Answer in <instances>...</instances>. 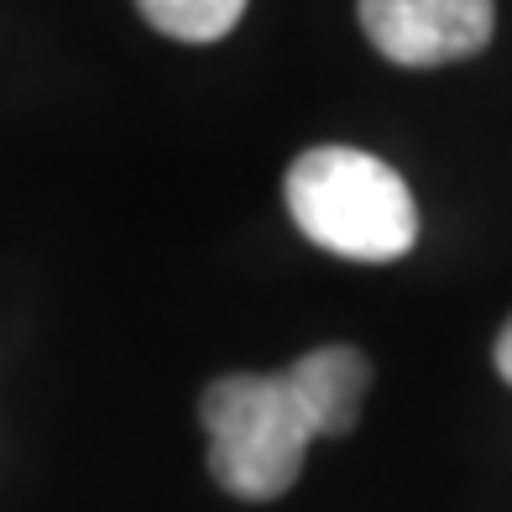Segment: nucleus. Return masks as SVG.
Wrapping results in <instances>:
<instances>
[{"label": "nucleus", "mask_w": 512, "mask_h": 512, "mask_svg": "<svg viewBox=\"0 0 512 512\" xmlns=\"http://www.w3.org/2000/svg\"><path fill=\"white\" fill-rule=\"evenodd\" d=\"M361 27L387 63L445 68L476 58L497 27L492 0H361Z\"/></svg>", "instance_id": "7ed1b4c3"}, {"label": "nucleus", "mask_w": 512, "mask_h": 512, "mask_svg": "<svg viewBox=\"0 0 512 512\" xmlns=\"http://www.w3.org/2000/svg\"><path fill=\"white\" fill-rule=\"evenodd\" d=\"M162 37L178 42H220L241 21L246 0H136Z\"/></svg>", "instance_id": "39448f33"}, {"label": "nucleus", "mask_w": 512, "mask_h": 512, "mask_svg": "<svg viewBox=\"0 0 512 512\" xmlns=\"http://www.w3.org/2000/svg\"><path fill=\"white\" fill-rule=\"evenodd\" d=\"M497 371L512 382V319L502 324V335H497Z\"/></svg>", "instance_id": "423d86ee"}, {"label": "nucleus", "mask_w": 512, "mask_h": 512, "mask_svg": "<svg viewBox=\"0 0 512 512\" xmlns=\"http://www.w3.org/2000/svg\"><path fill=\"white\" fill-rule=\"evenodd\" d=\"M199 418L209 434V471L241 502L283 497L298 481V471H304V455L314 445L283 371L277 377L236 371V377L209 382Z\"/></svg>", "instance_id": "f03ea898"}, {"label": "nucleus", "mask_w": 512, "mask_h": 512, "mask_svg": "<svg viewBox=\"0 0 512 512\" xmlns=\"http://www.w3.org/2000/svg\"><path fill=\"white\" fill-rule=\"evenodd\" d=\"M288 215L345 262H398L418 241V204L398 168L356 147H309L288 168Z\"/></svg>", "instance_id": "f257e3e1"}, {"label": "nucleus", "mask_w": 512, "mask_h": 512, "mask_svg": "<svg viewBox=\"0 0 512 512\" xmlns=\"http://www.w3.org/2000/svg\"><path fill=\"white\" fill-rule=\"evenodd\" d=\"M283 382L293 392L298 413L314 439H330V434H345L356 429L361 418V398L371 387V361L356 351V345H324V351H309L298 356Z\"/></svg>", "instance_id": "20e7f679"}]
</instances>
